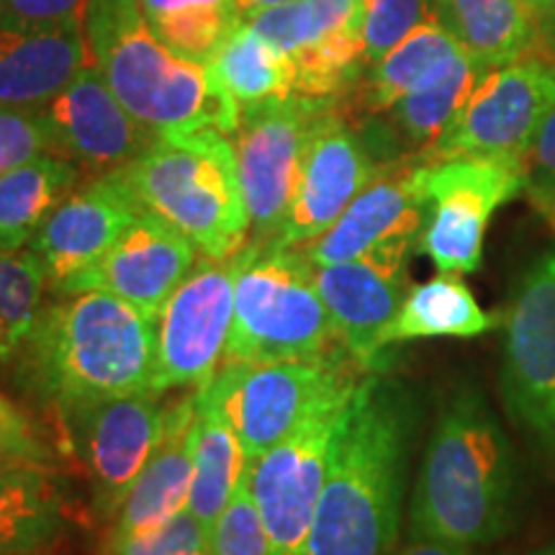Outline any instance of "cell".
Returning <instances> with one entry per match:
<instances>
[{"instance_id": "6da1fadb", "label": "cell", "mask_w": 555, "mask_h": 555, "mask_svg": "<svg viewBox=\"0 0 555 555\" xmlns=\"http://www.w3.org/2000/svg\"><path fill=\"white\" fill-rule=\"evenodd\" d=\"M416 425L412 391L388 373H365L332 442L304 555H393Z\"/></svg>"}, {"instance_id": "7a4b0ae2", "label": "cell", "mask_w": 555, "mask_h": 555, "mask_svg": "<svg viewBox=\"0 0 555 555\" xmlns=\"http://www.w3.org/2000/svg\"><path fill=\"white\" fill-rule=\"evenodd\" d=\"M519 470L515 448L474 384L446 399L409 499V538L481 547L515 527Z\"/></svg>"}, {"instance_id": "3957f363", "label": "cell", "mask_w": 555, "mask_h": 555, "mask_svg": "<svg viewBox=\"0 0 555 555\" xmlns=\"http://www.w3.org/2000/svg\"><path fill=\"white\" fill-rule=\"evenodd\" d=\"M13 360L21 386L57 414L152 391L155 319L106 291L60 294L44 301Z\"/></svg>"}, {"instance_id": "277c9868", "label": "cell", "mask_w": 555, "mask_h": 555, "mask_svg": "<svg viewBox=\"0 0 555 555\" xmlns=\"http://www.w3.org/2000/svg\"><path fill=\"white\" fill-rule=\"evenodd\" d=\"M86 34L108 88L152 137L237 131L240 103L206 62L183 57L152 31L139 0H90Z\"/></svg>"}, {"instance_id": "5b68a950", "label": "cell", "mask_w": 555, "mask_h": 555, "mask_svg": "<svg viewBox=\"0 0 555 555\" xmlns=\"http://www.w3.org/2000/svg\"><path fill=\"white\" fill-rule=\"evenodd\" d=\"M121 172L139 204L185 234L201 258H229L247 242L237 152L221 131L155 137Z\"/></svg>"}, {"instance_id": "8992f818", "label": "cell", "mask_w": 555, "mask_h": 555, "mask_svg": "<svg viewBox=\"0 0 555 555\" xmlns=\"http://www.w3.org/2000/svg\"><path fill=\"white\" fill-rule=\"evenodd\" d=\"M339 347L307 253L275 240H247L237 249L234 317L224 363L311 360Z\"/></svg>"}, {"instance_id": "52a82bcc", "label": "cell", "mask_w": 555, "mask_h": 555, "mask_svg": "<svg viewBox=\"0 0 555 555\" xmlns=\"http://www.w3.org/2000/svg\"><path fill=\"white\" fill-rule=\"evenodd\" d=\"M365 371L345 347L324 358L221 363L201 397L229 422L249 461L286 440L319 404L350 391Z\"/></svg>"}, {"instance_id": "ba28073f", "label": "cell", "mask_w": 555, "mask_h": 555, "mask_svg": "<svg viewBox=\"0 0 555 555\" xmlns=\"http://www.w3.org/2000/svg\"><path fill=\"white\" fill-rule=\"evenodd\" d=\"M502 327L504 409L555 468V247L517 278Z\"/></svg>"}, {"instance_id": "9c48e42d", "label": "cell", "mask_w": 555, "mask_h": 555, "mask_svg": "<svg viewBox=\"0 0 555 555\" xmlns=\"http://www.w3.org/2000/svg\"><path fill=\"white\" fill-rule=\"evenodd\" d=\"M527 185L525 159L450 157L422 163L427 214L420 247L437 273H474L483 258L489 221Z\"/></svg>"}, {"instance_id": "30bf717a", "label": "cell", "mask_w": 555, "mask_h": 555, "mask_svg": "<svg viewBox=\"0 0 555 555\" xmlns=\"http://www.w3.org/2000/svg\"><path fill=\"white\" fill-rule=\"evenodd\" d=\"M330 108L332 101L296 93L242 106L234 152L249 214L247 240L270 242L281 234L311 134Z\"/></svg>"}, {"instance_id": "8fae6325", "label": "cell", "mask_w": 555, "mask_h": 555, "mask_svg": "<svg viewBox=\"0 0 555 555\" xmlns=\"http://www.w3.org/2000/svg\"><path fill=\"white\" fill-rule=\"evenodd\" d=\"M491 69L422 163L450 157L525 159L540 124L555 108V54L538 50Z\"/></svg>"}, {"instance_id": "7c38bea8", "label": "cell", "mask_w": 555, "mask_h": 555, "mask_svg": "<svg viewBox=\"0 0 555 555\" xmlns=\"http://www.w3.org/2000/svg\"><path fill=\"white\" fill-rule=\"evenodd\" d=\"M356 388L319 404L286 440L249 461V494L266 525L270 555L307 553L311 522L327 478L332 442Z\"/></svg>"}, {"instance_id": "4fadbf2b", "label": "cell", "mask_w": 555, "mask_h": 555, "mask_svg": "<svg viewBox=\"0 0 555 555\" xmlns=\"http://www.w3.org/2000/svg\"><path fill=\"white\" fill-rule=\"evenodd\" d=\"M237 253L201 258L155 319V373L152 391H198L224 363L234 317Z\"/></svg>"}, {"instance_id": "5bb4252c", "label": "cell", "mask_w": 555, "mask_h": 555, "mask_svg": "<svg viewBox=\"0 0 555 555\" xmlns=\"http://www.w3.org/2000/svg\"><path fill=\"white\" fill-rule=\"evenodd\" d=\"M159 397L163 393L139 391L57 414L73 453L90 478L93 512L103 522L114 519L129 489L163 442L168 406Z\"/></svg>"}, {"instance_id": "9a60e30c", "label": "cell", "mask_w": 555, "mask_h": 555, "mask_svg": "<svg viewBox=\"0 0 555 555\" xmlns=\"http://www.w3.org/2000/svg\"><path fill=\"white\" fill-rule=\"evenodd\" d=\"M416 245H388L365 258L314 266L319 296L327 304L339 345L365 373H386L384 335L404 301L406 260Z\"/></svg>"}, {"instance_id": "2e32d148", "label": "cell", "mask_w": 555, "mask_h": 555, "mask_svg": "<svg viewBox=\"0 0 555 555\" xmlns=\"http://www.w3.org/2000/svg\"><path fill=\"white\" fill-rule=\"evenodd\" d=\"M142 211L121 170L103 172L69 193L29 242L47 270L50 294L93 268Z\"/></svg>"}, {"instance_id": "e0dca14e", "label": "cell", "mask_w": 555, "mask_h": 555, "mask_svg": "<svg viewBox=\"0 0 555 555\" xmlns=\"http://www.w3.org/2000/svg\"><path fill=\"white\" fill-rule=\"evenodd\" d=\"M198 247L176 227L144 208L103 258L67 283L60 294L106 291L157 319L168 298L191 275ZM57 294V296H60Z\"/></svg>"}, {"instance_id": "ac0fdd59", "label": "cell", "mask_w": 555, "mask_h": 555, "mask_svg": "<svg viewBox=\"0 0 555 555\" xmlns=\"http://www.w3.org/2000/svg\"><path fill=\"white\" fill-rule=\"evenodd\" d=\"M41 111L50 127L54 155L73 159L99 176L127 168L155 142L116 99L95 65L82 67Z\"/></svg>"}, {"instance_id": "d6986e66", "label": "cell", "mask_w": 555, "mask_h": 555, "mask_svg": "<svg viewBox=\"0 0 555 555\" xmlns=\"http://www.w3.org/2000/svg\"><path fill=\"white\" fill-rule=\"evenodd\" d=\"M378 172L356 131L330 108L311 134L294 201L275 242L307 247L322 237Z\"/></svg>"}, {"instance_id": "ffe728a7", "label": "cell", "mask_w": 555, "mask_h": 555, "mask_svg": "<svg viewBox=\"0 0 555 555\" xmlns=\"http://www.w3.org/2000/svg\"><path fill=\"white\" fill-rule=\"evenodd\" d=\"M427 201L422 163L378 172L322 237L301 247L314 266L365 258L388 245H416L425 227Z\"/></svg>"}, {"instance_id": "44dd1931", "label": "cell", "mask_w": 555, "mask_h": 555, "mask_svg": "<svg viewBox=\"0 0 555 555\" xmlns=\"http://www.w3.org/2000/svg\"><path fill=\"white\" fill-rule=\"evenodd\" d=\"M88 65L93 54L86 26H0V108H44Z\"/></svg>"}, {"instance_id": "7402d4cb", "label": "cell", "mask_w": 555, "mask_h": 555, "mask_svg": "<svg viewBox=\"0 0 555 555\" xmlns=\"http://www.w3.org/2000/svg\"><path fill=\"white\" fill-rule=\"evenodd\" d=\"M196 393L191 391L185 399L168 404V427L163 442L108 522L106 538L142 535L189 509L193 478L191 427L196 416Z\"/></svg>"}, {"instance_id": "603a6c76", "label": "cell", "mask_w": 555, "mask_h": 555, "mask_svg": "<svg viewBox=\"0 0 555 555\" xmlns=\"http://www.w3.org/2000/svg\"><path fill=\"white\" fill-rule=\"evenodd\" d=\"M67 532V502L44 466H0V555H50Z\"/></svg>"}, {"instance_id": "cb8c5ba5", "label": "cell", "mask_w": 555, "mask_h": 555, "mask_svg": "<svg viewBox=\"0 0 555 555\" xmlns=\"http://www.w3.org/2000/svg\"><path fill=\"white\" fill-rule=\"evenodd\" d=\"M433 18L486 69L502 67L540 41V21L525 0H429Z\"/></svg>"}, {"instance_id": "d4e9b609", "label": "cell", "mask_w": 555, "mask_h": 555, "mask_svg": "<svg viewBox=\"0 0 555 555\" xmlns=\"http://www.w3.org/2000/svg\"><path fill=\"white\" fill-rule=\"evenodd\" d=\"M504 314H489L481 309L474 291L457 273H437L433 281L406 291L404 301L388 324L384 345H406L414 339H470L499 330Z\"/></svg>"}, {"instance_id": "484cf974", "label": "cell", "mask_w": 555, "mask_h": 555, "mask_svg": "<svg viewBox=\"0 0 555 555\" xmlns=\"http://www.w3.org/2000/svg\"><path fill=\"white\" fill-rule=\"evenodd\" d=\"M193 478L189 512L211 532L232 496L245 483L249 457L229 422L196 393V416L191 427Z\"/></svg>"}, {"instance_id": "4316f807", "label": "cell", "mask_w": 555, "mask_h": 555, "mask_svg": "<svg viewBox=\"0 0 555 555\" xmlns=\"http://www.w3.org/2000/svg\"><path fill=\"white\" fill-rule=\"evenodd\" d=\"M78 183L80 165L60 155H39L0 176V249L29 245Z\"/></svg>"}, {"instance_id": "83f0119b", "label": "cell", "mask_w": 555, "mask_h": 555, "mask_svg": "<svg viewBox=\"0 0 555 555\" xmlns=\"http://www.w3.org/2000/svg\"><path fill=\"white\" fill-rule=\"evenodd\" d=\"M489 73L491 69H486L470 54H453L440 67L433 69L420 86L409 90L404 99L393 103V121L404 131L409 142L429 150L457 119L478 82Z\"/></svg>"}, {"instance_id": "f1b7e54d", "label": "cell", "mask_w": 555, "mask_h": 555, "mask_svg": "<svg viewBox=\"0 0 555 555\" xmlns=\"http://www.w3.org/2000/svg\"><path fill=\"white\" fill-rule=\"evenodd\" d=\"M208 67L242 106L294 95V65L258 31L240 24L214 54Z\"/></svg>"}, {"instance_id": "f546056e", "label": "cell", "mask_w": 555, "mask_h": 555, "mask_svg": "<svg viewBox=\"0 0 555 555\" xmlns=\"http://www.w3.org/2000/svg\"><path fill=\"white\" fill-rule=\"evenodd\" d=\"M457 52H463L457 41L435 18L425 21L420 29H414L401 44L393 47L386 57L371 65L365 93L367 108L391 111L393 103L404 99L409 90L420 86L433 69Z\"/></svg>"}, {"instance_id": "4dcf8cb0", "label": "cell", "mask_w": 555, "mask_h": 555, "mask_svg": "<svg viewBox=\"0 0 555 555\" xmlns=\"http://www.w3.org/2000/svg\"><path fill=\"white\" fill-rule=\"evenodd\" d=\"M358 0H291L275 9L260 11L242 24L255 29L270 47L283 52L286 57L317 44L330 34L350 24H360Z\"/></svg>"}, {"instance_id": "1f68e13d", "label": "cell", "mask_w": 555, "mask_h": 555, "mask_svg": "<svg viewBox=\"0 0 555 555\" xmlns=\"http://www.w3.org/2000/svg\"><path fill=\"white\" fill-rule=\"evenodd\" d=\"M294 65V90L307 99L335 101L365 67L360 24H350L317 44L291 54Z\"/></svg>"}, {"instance_id": "d6a6232c", "label": "cell", "mask_w": 555, "mask_h": 555, "mask_svg": "<svg viewBox=\"0 0 555 555\" xmlns=\"http://www.w3.org/2000/svg\"><path fill=\"white\" fill-rule=\"evenodd\" d=\"M44 294H50V283L37 253L29 245L0 249V324L9 339L11 360L37 322Z\"/></svg>"}, {"instance_id": "836d02e7", "label": "cell", "mask_w": 555, "mask_h": 555, "mask_svg": "<svg viewBox=\"0 0 555 555\" xmlns=\"http://www.w3.org/2000/svg\"><path fill=\"white\" fill-rule=\"evenodd\" d=\"M152 31L170 50L196 62H211L214 54L224 44L229 34L242 24L234 3L221 5H193V9L172 11L165 16L147 18Z\"/></svg>"}, {"instance_id": "e575fe53", "label": "cell", "mask_w": 555, "mask_h": 555, "mask_svg": "<svg viewBox=\"0 0 555 555\" xmlns=\"http://www.w3.org/2000/svg\"><path fill=\"white\" fill-rule=\"evenodd\" d=\"M360 39L365 67L376 65L409 34L433 18L429 0H363L360 3Z\"/></svg>"}, {"instance_id": "d590c367", "label": "cell", "mask_w": 555, "mask_h": 555, "mask_svg": "<svg viewBox=\"0 0 555 555\" xmlns=\"http://www.w3.org/2000/svg\"><path fill=\"white\" fill-rule=\"evenodd\" d=\"M208 555H270L266 525L249 494L247 478L208 532Z\"/></svg>"}, {"instance_id": "8d00e7d4", "label": "cell", "mask_w": 555, "mask_h": 555, "mask_svg": "<svg viewBox=\"0 0 555 555\" xmlns=\"http://www.w3.org/2000/svg\"><path fill=\"white\" fill-rule=\"evenodd\" d=\"M99 555H208V530L185 509L142 535L103 538Z\"/></svg>"}, {"instance_id": "74e56055", "label": "cell", "mask_w": 555, "mask_h": 555, "mask_svg": "<svg viewBox=\"0 0 555 555\" xmlns=\"http://www.w3.org/2000/svg\"><path fill=\"white\" fill-rule=\"evenodd\" d=\"M39 155H54L41 108H0V176Z\"/></svg>"}, {"instance_id": "f35d334b", "label": "cell", "mask_w": 555, "mask_h": 555, "mask_svg": "<svg viewBox=\"0 0 555 555\" xmlns=\"http://www.w3.org/2000/svg\"><path fill=\"white\" fill-rule=\"evenodd\" d=\"M52 450L34 427L31 416L0 393V466L52 468Z\"/></svg>"}, {"instance_id": "ab89813d", "label": "cell", "mask_w": 555, "mask_h": 555, "mask_svg": "<svg viewBox=\"0 0 555 555\" xmlns=\"http://www.w3.org/2000/svg\"><path fill=\"white\" fill-rule=\"evenodd\" d=\"M90 0H3L0 26L11 29H65L86 26Z\"/></svg>"}, {"instance_id": "60d3db41", "label": "cell", "mask_w": 555, "mask_h": 555, "mask_svg": "<svg viewBox=\"0 0 555 555\" xmlns=\"http://www.w3.org/2000/svg\"><path fill=\"white\" fill-rule=\"evenodd\" d=\"M527 185L540 208L555 214V108L540 124L535 139L525 155Z\"/></svg>"}, {"instance_id": "b9f144b4", "label": "cell", "mask_w": 555, "mask_h": 555, "mask_svg": "<svg viewBox=\"0 0 555 555\" xmlns=\"http://www.w3.org/2000/svg\"><path fill=\"white\" fill-rule=\"evenodd\" d=\"M393 555H481L478 547L442 543V540L429 538H406L404 545H399Z\"/></svg>"}, {"instance_id": "7bdbcfd3", "label": "cell", "mask_w": 555, "mask_h": 555, "mask_svg": "<svg viewBox=\"0 0 555 555\" xmlns=\"http://www.w3.org/2000/svg\"><path fill=\"white\" fill-rule=\"evenodd\" d=\"M221 3H232V0H139V5H142L144 16L147 18L165 16V13H172V11L193 9V5H221Z\"/></svg>"}, {"instance_id": "ee69618b", "label": "cell", "mask_w": 555, "mask_h": 555, "mask_svg": "<svg viewBox=\"0 0 555 555\" xmlns=\"http://www.w3.org/2000/svg\"><path fill=\"white\" fill-rule=\"evenodd\" d=\"M232 3H234V9H237L240 18L247 21L249 16H255V13L275 9V5H283V3H291V0H232Z\"/></svg>"}, {"instance_id": "f6af8a7d", "label": "cell", "mask_w": 555, "mask_h": 555, "mask_svg": "<svg viewBox=\"0 0 555 555\" xmlns=\"http://www.w3.org/2000/svg\"><path fill=\"white\" fill-rule=\"evenodd\" d=\"M540 44L551 54H555V11L540 21Z\"/></svg>"}, {"instance_id": "bcb514c9", "label": "cell", "mask_w": 555, "mask_h": 555, "mask_svg": "<svg viewBox=\"0 0 555 555\" xmlns=\"http://www.w3.org/2000/svg\"><path fill=\"white\" fill-rule=\"evenodd\" d=\"M527 9L535 13L538 21H543L545 16H551L555 11V0H525Z\"/></svg>"}, {"instance_id": "7dc6e473", "label": "cell", "mask_w": 555, "mask_h": 555, "mask_svg": "<svg viewBox=\"0 0 555 555\" xmlns=\"http://www.w3.org/2000/svg\"><path fill=\"white\" fill-rule=\"evenodd\" d=\"M11 363V352H9V339H5V330L0 324V365Z\"/></svg>"}, {"instance_id": "c3c4849f", "label": "cell", "mask_w": 555, "mask_h": 555, "mask_svg": "<svg viewBox=\"0 0 555 555\" xmlns=\"http://www.w3.org/2000/svg\"><path fill=\"white\" fill-rule=\"evenodd\" d=\"M530 555H555V545H545V547H540V551L530 553Z\"/></svg>"}, {"instance_id": "681fc988", "label": "cell", "mask_w": 555, "mask_h": 555, "mask_svg": "<svg viewBox=\"0 0 555 555\" xmlns=\"http://www.w3.org/2000/svg\"><path fill=\"white\" fill-rule=\"evenodd\" d=\"M358 3H363V0H358Z\"/></svg>"}, {"instance_id": "f907efd6", "label": "cell", "mask_w": 555, "mask_h": 555, "mask_svg": "<svg viewBox=\"0 0 555 555\" xmlns=\"http://www.w3.org/2000/svg\"><path fill=\"white\" fill-rule=\"evenodd\" d=\"M0 3H3V0H0Z\"/></svg>"}]
</instances>
